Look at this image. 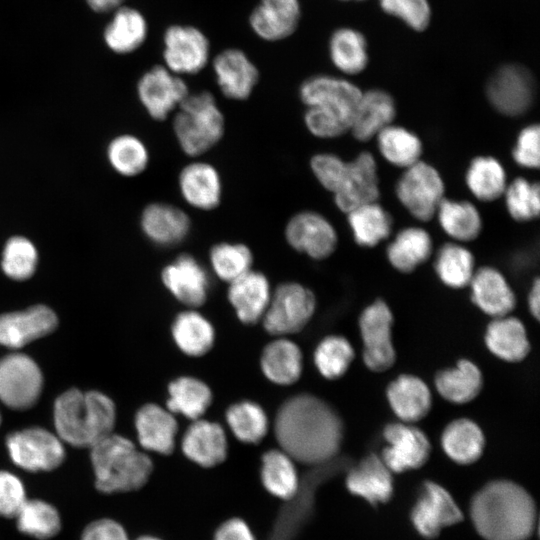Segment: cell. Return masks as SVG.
I'll list each match as a JSON object with an SVG mask.
<instances>
[{
  "instance_id": "6da1fadb",
  "label": "cell",
  "mask_w": 540,
  "mask_h": 540,
  "mask_svg": "<svg viewBox=\"0 0 540 540\" xmlns=\"http://www.w3.org/2000/svg\"><path fill=\"white\" fill-rule=\"evenodd\" d=\"M274 432L281 450L294 461L322 465L339 453L344 427L339 414L326 401L299 394L280 406Z\"/></svg>"
},
{
  "instance_id": "7a4b0ae2",
  "label": "cell",
  "mask_w": 540,
  "mask_h": 540,
  "mask_svg": "<svg viewBox=\"0 0 540 540\" xmlns=\"http://www.w3.org/2000/svg\"><path fill=\"white\" fill-rule=\"evenodd\" d=\"M470 515L485 540H527L536 525L532 496L510 480H495L483 486L471 501Z\"/></svg>"
},
{
  "instance_id": "3957f363",
  "label": "cell",
  "mask_w": 540,
  "mask_h": 540,
  "mask_svg": "<svg viewBox=\"0 0 540 540\" xmlns=\"http://www.w3.org/2000/svg\"><path fill=\"white\" fill-rule=\"evenodd\" d=\"M362 91L345 78L329 74L309 76L299 86L306 107L304 123L319 138H335L350 130Z\"/></svg>"
},
{
  "instance_id": "277c9868",
  "label": "cell",
  "mask_w": 540,
  "mask_h": 540,
  "mask_svg": "<svg viewBox=\"0 0 540 540\" xmlns=\"http://www.w3.org/2000/svg\"><path fill=\"white\" fill-rule=\"evenodd\" d=\"M116 420L115 405L106 395L70 389L54 404L58 437L74 447L91 448L110 435Z\"/></svg>"
},
{
  "instance_id": "5b68a950",
  "label": "cell",
  "mask_w": 540,
  "mask_h": 540,
  "mask_svg": "<svg viewBox=\"0 0 540 540\" xmlns=\"http://www.w3.org/2000/svg\"><path fill=\"white\" fill-rule=\"evenodd\" d=\"M94 487L105 495L141 489L153 471L150 457L120 435L111 433L91 447Z\"/></svg>"
},
{
  "instance_id": "8992f818",
  "label": "cell",
  "mask_w": 540,
  "mask_h": 540,
  "mask_svg": "<svg viewBox=\"0 0 540 540\" xmlns=\"http://www.w3.org/2000/svg\"><path fill=\"white\" fill-rule=\"evenodd\" d=\"M173 114V132L187 156L205 154L224 135V115L215 96L207 90L190 92Z\"/></svg>"
},
{
  "instance_id": "52a82bcc",
  "label": "cell",
  "mask_w": 540,
  "mask_h": 540,
  "mask_svg": "<svg viewBox=\"0 0 540 540\" xmlns=\"http://www.w3.org/2000/svg\"><path fill=\"white\" fill-rule=\"evenodd\" d=\"M212 59L211 43L206 33L191 24L174 23L162 36L163 65L181 76L201 73Z\"/></svg>"
},
{
  "instance_id": "ba28073f",
  "label": "cell",
  "mask_w": 540,
  "mask_h": 540,
  "mask_svg": "<svg viewBox=\"0 0 540 540\" xmlns=\"http://www.w3.org/2000/svg\"><path fill=\"white\" fill-rule=\"evenodd\" d=\"M315 308V295L309 288L297 282L282 283L271 295L263 326L277 336L297 333L308 324Z\"/></svg>"
},
{
  "instance_id": "9c48e42d",
  "label": "cell",
  "mask_w": 540,
  "mask_h": 540,
  "mask_svg": "<svg viewBox=\"0 0 540 540\" xmlns=\"http://www.w3.org/2000/svg\"><path fill=\"white\" fill-rule=\"evenodd\" d=\"M394 317L388 304L377 299L361 312L358 327L363 343L362 359L372 372L381 373L396 362L392 340Z\"/></svg>"
},
{
  "instance_id": "30bf717a",
  "label": "cell",
  "mask_w": 540,
  "mask_h": 540,
  "mask_svg": "<svg viewBox=\"0 0 540 540\" xmlns=\"http://www.w3.org/2000/svg\"><path fill=\"white\" fill-rule=\"evenodd\" d=\"M444 183L438 171L419 160L405 168L396 185V195L412 216L421 221L434 217L444 198Z\"/></svg>"
},
{
  "instance_id": "8fae6325",
  "label": "cell",
  "mask_w": 540,
  "mask_h": 540,
  "mask_svg": "<svg viewBox=\"0 0 540 540\" xmlns=\"http://www.w3.org/2000/svg\"><path fill=\"white\" fill-rule=\"evenodd\" d=\"M13 463L32 473L50 472L65 459V450L59 437L43 428H28L10 434L6 440Z\"/></svg>"
},
{
  "instance_id": "7c38bea8",
  "label": "cell",
  "mask_w": 540,
  "mask_h": 540,
  "mask_svg": "<svg viewBox=\"0 0 540 540\" xmlns=\"http://www.w3.org/2000/svg\"><path fill=\"white\" fill-rule=\"evenodd\" d=\"M138 99L147 114L154 120H166L190 93L188 84L163 64L146 70L136 85Z\"/></svg>"
},
{
  "instance_id": "4fadbf2b",
  "label": "cell",
  "mask_w": 540,
  "mask_h": 540,
  "mask_svg": "<svg viewBox=\"0 0 540 540\" xmlns=\"http://www.w3.org/2000/svg\"><path fill=\"white\" fill-rule=\"evenodd\" d=\"M386 443L381 459L392 473L421 468L431 454V443L423 430L402 421L388 423L382 432Z\"/></svg>"
},
{
  "instance_id": "5bb4252c",
  "label": "cell",
  "mask_w": 540,
  "mask_h": 540,
  "mask_svg": "<svg viewBox=\"0 0 540 540\" xmlns=\"http://www.w3.org/2000/svg\"><path fill=\"white\" fill-rule=\"evenodd\" d=\"M42 373L27 355L10 354L0 360V400L9 408L28 409L41 393Z\"/></svg>"
},
{
  "instance_id": "9a60e30c",
  "label": "cell",
  "mask_w": 540,
  "mask_h": 540,
  "mask_svg": "<svg viewBox=\"0 0 540 540\" xmlns=\"http://www.w3.org/2000/svg\"><path fill=\"white\" fill-rule=\"evenodd\" d=\"M210 65L219 91L229 100H247L260 80L257 65L238 47L219 51L212 56Z\"/></svg>"
},
{
  "instance_id": "2e32d148",
  "label": "cell",
  "mask_w": 540,
  "mask_h": 540,
  "mask_svg": "<svg viewBox=\"0 0 540 540\" xmlns=\"http://www.w3.org/2000/svg\"><path fill=\"white\" fill-rule=\"evenodd\" d=\"M462 520V511L447 489L434 481H425L411 511V521L417 532L432 539L443 528Z\"/></svg>"
},
{
  "instance_id": "e0dca14e",
  "label": "cell",
  "mask_w": 540,
  "mask_h": 540,
  "mask_svg": "<svg viewBox=\"0 0 540 540\" xmlns=\"http://www.w3.org/2000/svg\"><path fill=\"white\" fill-rule=\"evenodd\" d=\"M534 90V80L526 68L507 64L493 73L486 86V95L499 113L518 116L531 106Z\"/></svg>"
},
{
  "instance_id": "ac0fdd59",
  "label": "cell",
  "mask_w": 540,
  "mask_h": 540,
  "mask_svg": "<svg viewBox=\"0 0 540 540\" xmlns=\"http://www.w3.org/2000/svg\"><path fill=\"white\" fill-rule=\"evenodd\" d=\"M284 235L291 248L314 260L329 257L338 242L333 225L323 215L310 210L294 214L285 226Z\"/></svg>"
},
{
  "instance_id": "d6986e66",
  "label": "cell",
  "mask_w": 540,
  "mask_h": 540,
  "mask_svg": "<svg viewBox=\"0 0 540 540\" xmlns=\"http://www.w3.org/2000/svg\"><path fill=\"white\" fill-rule=\"evenodd\" d=\"M379 180L376 161L369 152L360 153L345 162L338 184L333 192L337 207L348 213L363 204L377 201Z\"/></svg>"
},
{
  "instance_id": "ffe728a7",
  "label": "cell",
  "mask_w": 540,
  "mask_h": 540,
  "mask_svg": "<svg viewBox=\"0 0 540 540\" xmlns=\"http://www.w3.org/2000/svg\"><path fill=\"white\" fill-rule=\"evenodd\" d=\"M301 17L300 0H259L248 16V25L260 40L279 42L296 32Z\"/></svg>"
},
{
  "instance_id": "44dd1931",
  "label": "cell",
  "mask_w": 540,
  "mask_h": 540,
  "mask_svg": "<svg viewBox=\"0 0 540 540\" xmlns=\"http://www.w3.org/2000/svg\"><path fill=\"white\" fill-rule=\"evenodd\" d=\"M161 280L174 298L190 308L201 306L207 299V270L190 254H180L168 263L161 272Z\"/></svg>"
},
{
  "instance_id": "7402d4cb",
  "label": "cell",
  "mask_w": 540,
  "mask_h": 540,
  "mask_svg": "<svg viewBox=\"0 0 540 540\" xmlns=\"http://www.w3.org/2000/svg\"><path fill=\"white\" fill-rule=\"evenodd\" d=\"M140 226L149 241L159 247L169 248L179 245L188 237L191 221L179 207L155 202L142 211Z\"/></svg>"
},
{
  "instance_id": "603a6c76",
  "label": "cell",
  "mask_w": 540,
  "mask_h": 540,
  "mask_svg": "<svg viewBox=\"0 0 540 540\" xmlns=\"http://www.w3.org/2000/svg\"><path fill=\"white\" fill-rule=\"evenodd\" d=\"M57 324L56 314L44 305L0 315V344L20 348L51 333Z\"/></svg>"
},
{
  "instance_id": "cb8c5ba5",
  "label": "cell",
  "mask_w": 540,
  "mask_h": 540,
  "mask_svg": "<svg viewBox=\"0 0 540 540\" xmlns=\"http://www.w3.org/2000/svg\"><path fill=\"white\" fill-rule=\"evenodd\" d=\"M392 474L381 457L372 453L349 469L345 478L346 488L373 506L383 504L393 495Z\"/></svg>"
},
{
  "instance_id": "d4e9b609",
  "label": "cell",
  "mask_w": 540,
  "mask_h": 540,
  "mask_svg": "<svg viewBox=\"0 0 540 540\" xmlns=\"http://www.w3.org/2000/svg\"><path fill=\"white\" fill-rule=\"evenodd\" d=\"M178 187L183 200L194 209L213 210L221 202V176L210 163L193 161L185 165L178 176Z\"/></svg>"
},
{
  "instance_id": "484cf974",
  "label": "cell",
  "mask_w": 540,
  "mask_h": 540,
  "mask_svg": "<svg viewBox=\"0 0 540 540\" xmlns=\"http://www.w3.org/2000/svg\"><path fill=\"white\" fill-rule=\"evenodd\" d=\"M387 402L399 421L414 424L425 418L432 407L428 385L418 376L401 374L386 388Z\"/></svg>"
},
{
  "instance_id": "4316f807",
  "label": "cell",
  "mask_w": 540,
  "mask_h": 540,
  "mask_svg": "<svg viewBox=\"0 0 540 540\" xmlns=\"http://www.w3.org/2000/svg\"><path fill=\"white\" fill-rule=\"evenodd\" d=\"M12 521L15 531L29 540H56L65 529L63 512L43 498L28 497Z\"/></svg>"
},
{
  "instance_id": "83f0119b",
  "label": "cell",
  "mask_w": 540,
  "mask_h": 540,
  "mask_svg": "<svg viewBox=\"0 0 540 540\" xmlns=\"http://www.w3.org/2000/svg\"><path fill=\"white\" fill-rule=\"evenodd\" d=\"M473 303L492 318L509 315L516 306L515 294L503 274L493 267L474 272L469 283Z\"/></svg>"
},
{
  "instance_id": "f1b7e54d",
  "label": "cell",
  "mask_w": 540,
  "mask_h": 540,
  "mask_svg": "<svg viewBox=\"0 0 540 540\" xmlns=\"http://www.w3.org/2000/svg\"><path fill=\"white\" fill-rule=\"evenodd\" d=\"M224 429L216 422L197 419L186 430L182 451L192 462L210 468L222 463L227 456Z\"/></svg>"
},
{
  "instance_id": "f546056e",
  "label": "cell",
  "mask_w": 540,
  "mask_h": 540,
  "mask_svg": "<svg viewBox=\"0 0 540 540\" xmlns=\"http://www.w3.org/2000/svg\"><path fill=\"white\" fill-rule=\"evenodd\" d=\"M271 295L267 277L252 269L229 283L227 292L228 300L238 319L249 325L262 319Z\"/></svg>"
},
{
  "instance_id": "4dcf8cb0",
  "label": "cell",
  "mask_w": 540,
  "mask_h": 540,
  "mask_svg": "<svg viewBox=\"0 0 540 540\" xmlns=\"http://www.w3.org/2000/svg\"><path fill=\"white\" fill-rule=\"evenodd\" d=\"M487 349L499 360L518 363L530 353V341L523 322L509 315L492 318L484 333Z\"/></svg>"
},
{
  "instance_id": "1f68e13d",
  "label": "cell",
  "mask_w": 540,
  "mask_h": 540,
  "mask_svg": "<svg viewBox=\"0 0 540 540\" xmlns=\"http://www.w3.org/2000/svg\"><path fill=\"white\" fill-rule=\"evenodd\" d=\"M140 445L148 451L169 455L175 448L178 430L173 413L156 404L142 406L135 417Z\"/></svg>"
},
{
  "instance_id": "d6a6232c",
  "label": "cell",
  "mask_w": 540,
  "mask_h": 540,
  "mask_svg": "<svg viewBox=\"0 0 540 540\" xmlns=\"http://www.w3.org/2000/svg\"><path fill=\"white\" fill-rule=\"evenodd\" d=\"M103 38L107 47L116 54H130L147 40L149 25L144 14L131 6L120 5L112 11Z\"/></svg>"
},
{
  "instance_id": "836d02e7",
  "label": "cell",
  "mask_w": 540,
  "mask_h": 540,
  "mask_svg": "<svg viewBox=\"0 0 540 540\" xmlns=\"http://www.w3.org/2000/svg\"><path fill=\"white\" fill-rule=\"evenodd\" d=\"M440 444L445 455L459 465L477 462L486 446L482 428L470 418H457L442 431Z\"/></svg>"
},
{
  "instance_id": "e575fe53",
  "label": "cell",
  "mask_w": 540,
  "mask_h": 540,
  "mask_svg": "<svg viewBox=\"0 0 540 540\" xmlns=\"http://www.w3.org/2000/svg\"><path fill=\"white\" fill-rule=\"evenodd\" d=\"M395 115V101L388 92L381 89L362 92L350 131L360 141L370 140L392 124Z\"/></svg>"
},
{
  "instance_id": "d590c367",
  "label": "cell",
  "mask_w": 540,
  "mask_h": 540,
  "mask_svg": "<svg viewBox=\"0 0 540 540\" xmlns=\"http://www.w3.org/2000/svg\"><path fill=\"white\" fill-rule=\"evenodd\" d=\"M434 384L444 400L461 405L477 398L483 389L484 379L476 363L460 359L455 366L437 372Z\"/></svg>"
},
{
  "instance_id": "8d00e7d4",
  "label": "cell",
  "mask_w": 540,
  "mask_h": 540,
  "mask_svg": "<svg viewBox=\"0 0 540 540\" xmlns=\"http://www.w3.org/2000/svg\"><path fill=\"white\" fill-rule=\"evenodd\" d=\"M328 55L339 72L346 75L359 74L368 65L367 40L354 28L339 27L329 37Z\"/></svg>"
},
{
  "instance_id": "74e56055",
  "label": "cell",
  "mask_w": 540,
  "mask_h": 540,
  "mask_svg": "<svg viewBox=\"0 0 540 540\" xmlns=\"http://www.w3.org/2000/svg\"><path fill=\"white\" fill-rule=\"evenodd\" d=\"M264 375L278 385H291L301 376L303 357L300 348L292 341L280 338L270 342L261 355Z\"/></svg>"
},
{
  "instance_id": "f35d334b",
  "label": "cell",
  "mask_w": 540,
  "mask_h": 540,
  "mask_svg": "<svg viewBox=\"0 0 540 540\" xmlns=\"http://www.w3.org/2000/svg\"><path fill=\"white\" fill-rule=\"evenodd\" d=\"M432 239L420 227L405 228L396 235L387 248L390 264L399 272H413L432 253Z\"/></svg>"
},
{
  "instance_id": "ab89813d",
  "label": "cell",
  "mask_w": 540,
  "mask_h": 540,
  "mask_svg": "<svg viewBox=\"0 0 540 540\" xmlns=\"http://www.w3.org/2000/svg\"><path fill=\"white\" fill-rule=\"evenodd\" d=\"M261 480L270 494L285 501L293 499L300 488L294 460L283 450L263 454Z\"/></svg>"
},
{
  "instance_id": "60d3db41",
  "label": "cell",
  "mask_w": 540,
  "mask_h": 540,
  "mask_svg": "<svg viewBox=\"0 0 540 540\" xmlns=\"http://www.w3.org/2000/svg\"><path fill=\"white\" fill-rule=\"evenodd\" d=\"M172 335L178 348L193 357L206 354L212 348L215 338L211 323L194 310H187L176 316Z\"/></svg>"
},
{
  "instance_id": "b9f144b4",
  "label": "cell",
  "mask_w": 540,
  "mask_h": 540,
  "mask_svg": "<svg viewBox=\"0 0 540 540\" xmlns=\"http://www.w3.org/2000/svg\"><path fill=\"white\" fill-rule=\"evenodd\" d=\"M167 409L191 420L200 419L212 403V392L201 380L179 377L168 386Z\"/></svg>"
},
{
  "instance_id": "7bdbcfd3",
  "label": "cell",
  "mask_w": 540,
  "mask_h": 540,
  "mask_svg": "<svg viewBox=\"0 0 540 540\" xmlns=\"http://www.w3.org/2000/svg\"><path fill=\"white\" fill-rule=\"evenodd\" d=\"M347 215L354 239L360 246L373 247L391 233V215L377 201L358 206Z\"/></svg>"
},
{
  "instance_id": "ee69618b",
  "label": "cell",
  "mask_w": 540,
  "mask_h": 540,
  "mask_svg": "<svg viewBox=\"0 0 540 540\" xmlns=\"http://www.w3.org/2000/svg\"><path fill=\"white\" fill-rule=\"evenodd\" d=\"M436 214L442 229L457 241H472L481 231L480 214L477 208L468 201L443 198Z\"/></svg>"
},
{
  "instance_id": "f6af8a7d",
  "label": "cell",
  "mask_w": 540,
  "mask_h": 540,
  "mask_svg": "<svg viewBox=\"0 0 540 540\" xmlns=\"http://www.w3.org/2000/svg\"><path fill=\"white\" fill-rule=\"evenodd\" d=\"M471 193L481 201H494L504 194L506 174L498 160L490 156L474 158L466 173Z\"/></svg>"
},
{
  "instance_id": "bcb514c9",
  "label": "cell",
  "mask_w": 540,
  "mask_h": 540,
  "mask_svg": "<svg viewBox=\"0 0 540 540\" xmlns=\"http://www.w3.org/2000/svg\"><path fill=\"white\" fill-rule=\"evenodd\" d=\"M434 267L441 282L454 289L469 285L475 272L472 253L456 243H447L438 250Z\"/></svg>"
},
{
  "instance_id": "7dc6e473",
  "label": "cell",
  "mask_w": 540,
  "mask_h": 540,
  "mask_svg": "<svg viewBox=\"0 0 540 540\" xmlns=\"http://www.w3.org/2000/svg\"><path fill=\"white\" fill-rule=\"evenodd\" d=\"M376 137L378 148L389 163L407 168L420 160L422 143L414 133L404 127L390 124Z\"/></svg>"
},
{
  "instance_id": "c3c4849f",
  "label": "cell",
  "mask_w": 540,
  "mask_h": 540,
  "mask_svg": "<svg viewBox=\"0 0 540 540\" xmlns=\"http://www.w3.org/2000/svg\"><path fill=\"white\" fill-rule=\"evenodd\" d=\"M107 158L118 174L134 177L147 168L149 152L140 138L131 134H122L110 141L107 147Z\"/></svg>"
},
{
  "instance_id": "681fc988",
  "label": "cell",
  "mask_w": 540,
  "mask_h": 540,
  "mask_svg": "<svg viewBox=\"0 0 540 540\" xmlns=\"http://www.w3.org/2000/svg\"><path fill=\"white\" fill-rule=\"evenodd\" d=\"M213 273L228 284L252 269L253 254L243 243L219 242L209 251Z\"/></svg>"
},
{
  "instance_id": "f907efd6",
  "label": "cell",
  "mask_w": 540,
  "mask_h": 540,
  "mask_svg": "<svg viewBox=\"0 0 540 540\" xmlns=\"http://www.w3.org/2000/svg\"><path fill=\"white\" fill-rule=\"evenodd\" d=\"M226 421L234 436L249 444L262 441L268 431L267 415L260 405L252 401H241L226 411Z\"/></svg>"
},
{
  "instance_id": "816d5d0a",
  "label": "cell",
  "mask_w": 540,
  "mask_h": 540,
  "mask_svg": "<svg viewBox=\"0 0 540 540\" xmlns=\"http://www.w3.org/2000/svg\"><path fill=\"white\" fill-rule=\"evenodd\" d=\"M354 357V348L347 338L329 335L317 345L314 363L324 378L335 380L346 374Z\"/></svg>"
},
{
  "instance_id": "f5cc1de1",
  "label": "cell",
  "mask_w": 540,
  "mask_h": 540,
  "mask_svg": "<svg viewBox=\"0 0 540 540\" xmlns=\"http://www.w3.org/2000/svg\"><path fill=\"white\" fill-rule=\"evenodd\" d=\"M38 251L34 243L24 236L9 238L2 250L1 268L10 279L23 281L36 271Z\"/></svg>"
},
{
  "instance_id": "db71d44e",
  "label": "cell",
  "mask_w": 540,
  "mask_h": 540,
  "mask_svg": "<svg viewBox=\"0 0 540 540\" xmlns=\"http://www.w3.org/2000/svg\"><path fill=\"white\" fill-rule=\"evenodd\" d=\"M504 194L507 210L513 219L529 221L539 216L540 189L538 183H531L519 177L506 187Z\"/></svg>"
},
{
  "instance_id": "11a10c76",
  "label": "cell",
  "mask_w": 540,
  "mask_h": 540,
  "mask_svg": "<svg viewBox=\"0 0 540 540\" xmlns=\"http://www.w3.org/2000/svg\"><path fill=\"white\" fill-rule=\"evenodd\" d=\"M380 8L412 30L424 31L431 21L429 0H379Z\"/></svg>"
},
{
  "instance_id": "9f6ffc18",
  "label": "cell",
  "mask_w": 540,
  "mask_h": 540,
  "mask_svg": "<svg viewBox=\"0 0 540 540\" xmlns=\"http://www.w3.org/2000/svg\"><path fill=\"white\" fill-rule=\"evenodd\" d=\"M28 499L26 486L19 476L0 470V520L12 521Z\"/></svg>"
},
{
  "instance_id": "6f0895ef",
  "label": "cell",
  "mask_w": 540,
  "mask_h": 540,
  "mask_svg": "<svg viewBox=\"0 0 540 540\" xmlns=\"http://www.w3.org/2000/svg\"><path fill=\"white\" fill-rule=\"evenodd\" d=\"M78 540H131L125 526L110 516H96L79 530Z\"/></svg>"
},
{
  "instance_id": "680465c9",
  "label": "cell",
  "mask_w": 540,
  "mask_h": 540,
  "mask_svg": "<svg viewBox=\"0 0 540 540\" xmlns=\"http://www.w3.org/2000/svg\"><path fill=\"white\" fill-rule=\"evenodd\" d=\"M515 162L525 168L539 167L540 162V128L529 125L521 130L513 150Z\"/></svg>"
},
{
  "instance_id": "91938a15",
  "label": "cell",
  "mask_w": 540,
  "mask_h": 540,
  "mask_svg": "<svg viewBox=\"0 0 540 540\" xmlns=\"http://www.w3.org/2000/svg\"><path fill=\"white\" fill-rule=\"evenodd\" d=\"M345 161L331 153H319L310 160L311 170L318 182L328 191L335 190Z\"/></svg>"
},
{
  "instance_id": "94428289",
  "label": "cell",
  "mask_w": 540,
  "mask_h": 540,
  "mask_svg": "<svg viewBox=\"0 0 540 540\" xmlns=\"http://www.w3.org/2000/svg\"><path fill=\"white\" fill-rule=\"evenodd\" d=\"M214 540H255V537L245 521L233 518L217 529Z\"/></svg>"
},
{
  "instance_id": "6125c7cd",
  "label": "cell",
  "mask_w": 540,
  "mask_h": 540,
  "mask_svg": "<svg viewBox=\"0 0 540 540\" xmlns=\"http://www.w3.org/2000/svg\"><path fill=\"white\" fill-rule=\"evenodd\" d=\"M528 308L530 314L536 319H539L540 314V280L539 278H535L534 282L532 283L530 287V291L528 293Z\"/></svg>"
},
{
  "instance_id": "be15d7a7",
  "label": "cell",
  "mask_w": 540,
  "mask_h": 540,
  "mask_svg": "<svg viewBox=\"0 0 540 540\" xmlns=\"http://www.w3.org/2000/svg\"><path fill=\"white\" fill-rule=\"evenodd\" d=\"M88 6L95 12H112L123 4L124 0H85Z\"/></svg>"
},
{
  "instance_id": "e7e4bbea",
  "label": "cell",
  "mask_w": 540,
  "mask_h": 540,
  "mask_svg": "<svg viewBox=\"0 0 540 540\" xmlns=\"http://www.w3.org/2000/svg\"><path fill=\"white\" fill-rule=\"evenodd\" d=\"M134 540H161V539L155 536H151V535H142V536L137 537Z\"/></svg>"
},
{
  "instance_id": "03108f58",
  "label": "cell",
  "mask_w": 540,
  "mask_h": 540,
  "mask_svg": "<svg viewBox=\"0 0 540 540\" xmlns=\"http://www.w3.org/2000/svg\"><path fill=\"white\" fill-rule=\"evenodd\" d=\"M339 1H366V0H339Z\"/></svg>"
},
{
  "instance_id": "003e7915",
  "label": "cell",
  "mask_w": 540,
  "mask_h": 540,
  "mask_svg": "<svg viewBox=\"0 0 540 540\" xmlns=\"http://www.w3.org/2000/svg\"><path fill=\"white\" fill-rule=\"evenodd\" d=\"M0 421H1V419H0Z\"/></svg>"
}]
</instances>
